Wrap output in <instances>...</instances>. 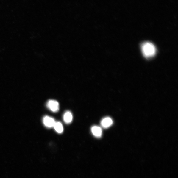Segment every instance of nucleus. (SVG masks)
I'll use <instances>...</instances> for the list:
<instances>
[{"mask_svg": "<svg viewBox=\"0 0 178 178\" xmlns=\"http://www.w3.org/2000/svg\"><path fill=\"white\" fill-rule=\"evenodd\" d=\"M142 50L144 56L148 58L154 57L156 51L154 45L149 42L143 43L142 45Z\"/></svg>", "mask_w": 178, "mask_h": 178, "instance_id": "1", "label": "nucleus"}, {"mask_svg": "<svg viewBox=\"0 0 178 178\" xmlns=\"http://www.w3.org/2000/svg\"><path fill=\"white\" fill-rule=\"evenodd\" d=\"M47 106L49 109L54 112H57L59 110V103L56 100H49L47 104Z\"/></svg>", "mask_w": 178, "mask_h": 178, "instance_id": "2", "label": "nucleus"}, {"mask_svg": "<svg viewBox=\"0 0 178 178\" xmlns=\"http://www.w3.org/2000/svg\"><path fill=\"white\" fill-rule=\"evenodd\" d=\"M43 122L46 127L50 128L54 127L56 121L54 118L46 116L43 119Z\"/></svg>", "mask_w": 178, "mask_h": 178, "instance_id": "3", "label": "nucleus"}, {"mask_svg": "<svg viewBox=\"0 0 178 178\" xmlns=\"http://www.w3.org/2000/svg\"><path fill=\"white\" fill-rule=\"evenodd\" d=\"M92 133L93 135L97 138H100L102 135V130L99 127L94 126L91 129Z\"/></svg>", "mask_w": 178, "mask_h": 178, "instance_id": "4", "label": "nucleus"}, {"mask_svg": "<svg viewBox=\"0 0 178 178\" xmlns=\"http://www.w3.org/2000/svg\"><path fill=\"white\" fill-rule=\"evenodd\" d=\"M113 124L112 119L109 117H106L103 118L101 123L102 127L105 128L109 127L111 126Z\"/></svg>", "mask_w": 178, "mask_h": 178, "instance_id": "5", "label": "nucleus"}, {"mask_svg": "<svg viewBox=\"0 0 178 178\" xmlns=\"http://www.w3.org/2000/svg\"><path fill=\"white\" fill-rule=\"evenodd\" d=\"M63 120L67 124H70L72 121L73 116L72 113L70 111L65 112L63 116Z\"/></svg>", "mask_w": 178, "mask_h": 178, "instance_id": "6", "label": "nucleus"}, {"mask_svg": "<svg viewBox=\"0 0 178 178\" xmlns=\"http://www.w3.org/2000/svg\"><path fill=\"white\" fill-rule=\"evenodd\" d=\"M54 130L58 133H61L63 131V125L60 122H56L53 127Z\"/></svg>", "mask_w": 178, "mask_h": 178, "instance_id": "7", "label": "nucleus"}]
</instances>
